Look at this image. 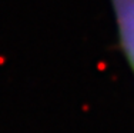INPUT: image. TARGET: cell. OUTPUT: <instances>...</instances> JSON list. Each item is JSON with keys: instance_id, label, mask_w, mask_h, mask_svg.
Returning a JSON list of instances; mask_svg holds the SVG:
<instances>
[{"instance_id": "1", "label": "cell", "mask_w": 134, "mask_h": 133, "mask_svg": "<svg viewBox=\"0 0 134 133\" xmlns=\"http://www.w3.org/2000/svg\"><path fill=\"white\" fill-rule=\"evenodd\" d=\"M117 30L119 47L134 76V0H108Z\"/></svg>"}]
</instances>
